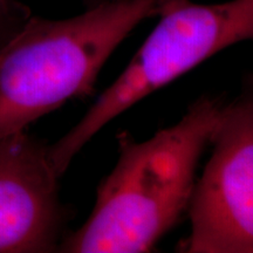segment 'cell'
Segmentation results:
<instances>
[{
  "instance_id": "obj_4",
  "label": "cell",
  "mask_w": 253,
  "mask_h": 253,
  "mask_svg": "<svg viewBox=\"0 0 253 253\" xmlns=\"http://www.w3.org/2000/svg\"><path fill=\"white\" fill-rule=\"evenodd\" d=\"M189 205L185 252L253 253V94L223 107Z\"/></svg>"
},
{
  "instance_id": "obj_8",
  "label": "cell",
  "mask_w": 253,
  "mask_h": 253,
  "mask_svg": "<svg viewBox=\"0 0 253 253\" xmlns=\"http://www.w3.org/2000/svg\"><path fill=\"white\" fill-rule=\"evenodd\" d=\"M87 1H88V4H89V7H91V6L100 4V2L107 1V0H87Z\"/></svg>"
},
{
  "instance_id": "obj_6",
  "label": "cell",
  "mask_w": 253,
  "mask_h": 253,
  "mask_svg": "<svg viewBox=\"0 0 253 253\" xmlns=\"http://www.w3.org/2000/svg\"><path fill=\"white\" fill-rule=\"evenodd\" d=\"M30 17L28 8L21 4L14 8L0 12V47L23 26Z\"/></svg>"
},
{
  "instance_id": "obj_7",
  "label": "cell",
  "mask_w": 253,
  "mask_h": 253,
  "mask_svg": "<svg viewBox=\"0 0 253 253\" xmlns=\"http://www.w3.org/2000/svg\"><path fill=\"white\" fill-rule=\"evenodd\" d=\"M20 5V2L15 1V0H0V12L7 11V9L17 7Z\"/></svg>"
},
{
  "instance_id": "obj_2",
  "label": "cell",
  "mask_w": 253,
  "mask_h": 253,
  "mask_svg": "<svg viewBox=\"0 0 253 253\" xmlns=\"http://www.w3.org/2000/svg\"><path fill=\"white\" fill-rule=\"evenodd\" d=\"M169 0H107L77 17H30L0 47V138L94 89L103 65Z\"/></svg>"
},
{
  "instance_id": "obj_1",
  "label": "cell",
  "mask_w": 253,
  "mask_h": 253,
  "mask_svg": "<svg viewBox=\"0 0 253 253\" xmlns=\"http://www.w3.org/2000/svg\"><path fill=\"white\" fill-rule=\"evenodd\" d=\"M221 109L218 100L203 97L149 140L119 135V161L97 189L89 218L61 240L58 251L149 252L189 209L198 161Z\"/></svg>"
},
{
  "instance_id": "obj_5",
  "label": "cell",
  "mask_w": 253,
  "mask_h": 253,
  "mask_svg": "<svg viewBox=\"0 0 253 253\" xmlns=\"http://www.w3.org/2000/svg\"><path fill=\"white\" fill-rule=\"evenodd\" d=\"M48 145L26 130L0 138V253L58 251L65 223Z\"/></svg>"
},
{
  "instance_id": "obj_3",
  "label": "cell",
  "mask_w": 253,
  "mask_h": 253,
  "mask_svg": "<svg viewBox=\"0 0 253 253\" xmlns=\"http://www.w3.org/2000/svg\"><path fill=\"white\" fill-rule=\"evenodd\" d=\"M160 14V23L122 74L67 134L48 147L59 176L120 114L226 47L253 40V0L214 5L169 0Z\"/></svg>"
}]
</instances>
